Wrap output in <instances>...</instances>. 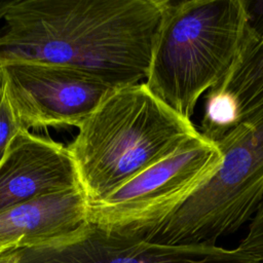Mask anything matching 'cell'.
Listing matches in <instances>:
<instances>
[{
	"label": "cell",
	"instance_id": "obj_1",
	"mask_svg": "<svg viewBox=\"0 0 263 263\" xmlns=\"http://www.w3.org/2000/svg\"><path fill=\"white\" fill-rule=\"evenodd\" d=\"M168 0H16L0 29V64L73 67L115 88L149 72Z\"/></svg>",
	"mask_w": 263,
	"mask_h": 263
},
{
	"label": "cell",
	"instance_id": "obj_2",
	"mask_svg": "<svg viewBox=\"0 0 263 263\" xmlns=\"http://www.w3.org/2000/svg\"><path fill=\"white\" fill-rule=\"evenodd\" d=\"M78 129L67 147L88 203L102 201L200 135L145 82L115 89Z\"/></svg>",
	"mask_w": 263,
	"mask_h": 263
},
{
	"label": "cell",
	"instance_id": "obj_3",
	"mask_svg": "<svg viewBox=\"0 0 263 263\" xmlns=\"http://www.w3.org/2000/svg\"><path fill=\"white\" fill-rule=\"evenodd\" d=\"M248 23L246 0H168L145 84L191 120L201 96L235 62Z\"/></svg>",
	"mask_w": 263,
	"mask_h": 263
},
{
	"label": "cell",
	"instance_id": "obj_4",
	"mask_svg": "<svg viewBox=\"0 0 263 263\" xmlns=\"http://www.w3.org/2000/svg\"><path fill=\"white\" fill-rule=\"evenodd\" d=\"M216 143L219 170L148 241L216 245L252 220L263 201V104Z\"/></svg>",
	"mask_w": 263,
	"mask_h": 263
},
{
	"label": "cell",
	"instance_id": "obj_5",
	"mask_svg": "<svg viewBox=\"0 0 263 263\" xmlns=\"http://www.w3.org/2000/svg\"><path fill=\"white\" fill-rule=\"evenodd\" d=\"M216 142L201 134L143 171L102 201L88 203L87 221L148 241L219 170Z\"/></svg>",
	"mask_w": 263,
	"mask_h": 263
},
{
	"label": "cell",
	"instance_id": "obj_6",
	"mask_svg": "<svg viewBox=\"0 0 263 263\" xmlns=\"http://www.w3.org/2000/svg\"><path fill=\"white\" fill-rule=\"evenodd\" d=\"M1 78L24 129L79 127L115 89L98 76L64 65L10 61Z\"/></svg>",
	"mask_w": 263,
	"mask_h": 263
},
{
	"label": "cell",
	"instance_id": "obj_7",
	"mask_svg": "<svg viewBox=\"0 0 263 263\" xmlns=\"http://www.w3.org/2000/svg\"><path fill=\"white\" fill-rule=\"evenodd\" d=\"M16 251L18 263H259L238 248L155 243L88 221L66 236Z\"/></svg>",
	"mask_w": 263,
	"mask_h": 263
},
{
	"label": "cell",
	"instance_id": "obj_8",
	"mask_svg": "<svg viewBox=\"0 0 263 263\" xmlns=\"http://www.w3.org/2000/svg\"><path fill=\"white\" fill-rule=\"evenodd\" d=\"M81 188L68 147L21 129L0 160V213L60 191Z\"/></svg>",
	"mask_w": 263,
	"mask_h": 263
},
{
	"label": "cell",
	"instance_id": "obj_9",
	"mask_svg": "<svg viewBox=\"0 0 263 263\" xmlns=\"http://www.w3.org/2000/svg\"><path fill=\"white\" fill-rule=\"evenodd\" d=\"M249 23L237 58L204 98L201 127L222 136L263 104V1L246 0Z\"/></svg>",
	"mask_w": 263,
	"mask_h": 263
},
{
	"label": "cell",
	"instance_id": "obj_10",
	"mask_svg": "<svg viewBox=\"0 0 263 263\" xmlns=\"http://www.w3.org/2000/svg\"><path fill=\"white\" fill-rule=\"evenodd\" d=\"M81 188L46 194L0 213V248L14 251L66 236L87 222Z\"/></svg>",
	"mask_w": 263,
	"mask_h": 263
},
{
	"label": "cell",
	"instance_id": "obj_11",
	"mask_svg": "<svg viewBox=\"0 0 263 263\" xmlns=\"http://www.w3.org/2000/svg\"><path fill=\"white\" fill-rule=\"evenodd\" d=\"M24 129L12 109L0 75V160L4 156L12 138Z\"/></svg>",
	"mask_w": 263,
	"mask_h": 263
},
{
	"label": "cell",
	"instance_id": "obj_12",
	"mask_svg": "<svg viewBox=\"0 0 263 263\" xmlns=\"http://www.w3.org/2000/svg\"><path fill=\"white\" fill-rule=\"evenodd\" d=\"M259 263H263V201L253 216L248 234L237 247Z\"/></svg>",
	"mask_w": 263,
	"mask_h": 263
},
{
	"label": "cell",
	"instance_id": "obj_13",
	"mask_svg": "<svg viewBox=\"0 0 263 263\" xmlns=\"http://www.w3.org/2000/svg\"><path fill=\"white\" fill-rule=\"evenodd\" d=\"M0 263H18L17 251H8L0 256Z\"/></svg>",
	"mask_w": 263,
	"mask_h": 263
},
{
	"label": "cell",
	"instance_id": "obj_14",
	"mask_svg": "<svg viewBox=\"0 0 263 263\" xmlns=\"http://www.w3.org/2000/svg\"><path fill=\"white\" fill-rule=\"evenodd\" d=\"M16 0H0V20H4Z\"/></svg>",
	"mask_w": 263,
	"mask_h": 263
},
{
	"label": "cell",
	"instance_id": "obj_15",
	"mask_svg": "<svg viewBox=\"0 0 263 263\" xmlns=\"http://www.w3.org/2000/svg\"><path fill=\"white\" fill-rule=\"evenodd\" d=\"M6 252H8V251H7V250H5V249H2V248H0V256H1L2 254L6 253Z\"/></svg>",
	"mask_w": 263,
	"mask_h": 263
},
{
	"label": "cell",
	"instance_id": "obj_16",
	"mask_svg": "<svg viewBox=\"0 0 263 263\" xmlns=\"http://www.w3.org/2000/svg\"><path fill=\"white\" fill-rule=\"evenodd\" d=\"M0 75H1V73H0Z\"/></svg>",
	"mask_w": 263,
	"mask_h": 263
}]
</instances>
